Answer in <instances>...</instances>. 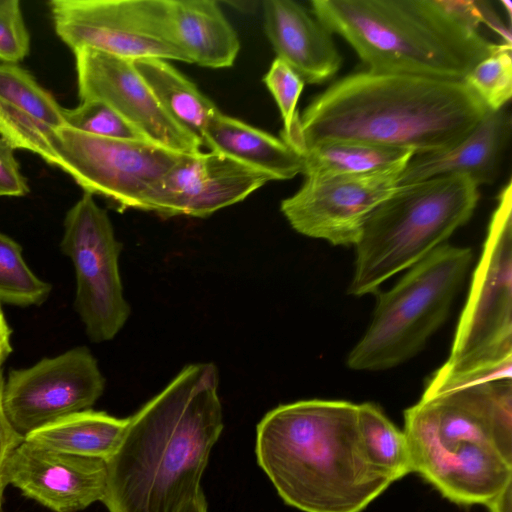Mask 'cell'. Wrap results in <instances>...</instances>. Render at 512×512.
<instances>
[{
	"mask_svg": "<svg viewBox=\"0 0 512 512\" xmlns=\"http://www.w3.org/2000/svg\"><path fill=\"white\" fill-rule=\"evenodd\" d=\"M213 363L186 365L129 418L106 462L108 512H184L224 424Z\"/></svg>",
	"mask_w": 512,
	"mask_h": 512,
	"instance_id": "6da1fadb",
	"label": "cell"
},
{
	"mask_svg": "<svg viewBox=\"0 0 512 512\" xmlns=\"http://www.w3.org/2000/svg\"><path fill=\"white\" fill-rule=\"evenodd\" d=\"M488 108L463 81L362 71L317 95L300 115L301 151L353 142L416 154L446 150Z\"/></svg>",
	"mask_w": 512,
	"mask_h": 512,
	"instance_id": "7a4b0ae2",
	"label": "cell"
},
{
	"mask_svg": "<svg viewBox=\"0 0 512 512\" xmlns=\"http://www.w3.org/2000/svg\"><path fill=\"white\" fill-rule=\"evenodd\" d=\"M258 465L302 512H361L393 481L362 449L358 404L301 400L268 411L256 427Z\"/></svg>",
	"mask_w": 512,
	"mask_h": 512,
	"instance_id": "3957f363",
	"label": "cell"
},
{
	"mask_svg": "<svg viewBox=\"0 0 512 512\" xmlns=\"http://www.w3.org/2000/svg\"><path fill=\"white\" fill-rule=\"evenodd\" d=\"M310 6L370 72L462 81L505 45L486 39L445 0H312Z\"/></svg>",
	"mask_w": 512,
	"mask_h": 512,
	"instance_id": "277c9868",
	"label": "cell"
},
{
	"mask_svg": "<svg viewBox=\"0 0 512 512\" xmlns=\"http://www.w3.org/2000/svg\"><path fill=\"white\" fill-rule=\"evenodd\" d=\"M479 198L478 186L461 175L399 185L364 224L348 292L375 293L391 276L446 243L470 220Z\"/></svg>",
	"mask_w": 512,
	"mask_h": 512,
	"instance_id": "5b68a950",
	"label": "cell"
},
{
	"mask_svg": "<svg viewBox=\"0 0 512 512\" xmlns=\"http://www.w3.org/2000/svg\"><path fill=\"white\" fill-rule=\"evenodd\" d=\"M0 136L57 166L91 195L121 210L146 211L162 176L185 154L145 140L99 137L54 127L0 102Z\"/></svg>",
	"mask_w": 512,
	"mask_h": 512,
	"instance_id": "8992f818",
	"label": "cell"
},
{
	"mask_svg": "<svg viewBox=\"0 0 512 512\" xmlns=\"http://www.w3.org/2000/svg\"><path fill=\"white\" fill-rule=\"evenodd\" d=\"M472 259L469 247L444 243L379 293L370 325L347 357L348 367L387 370L416 355L446 321Z\"/></svg>",
	"mask_w": 512,
	"mask_h": 512,
	"instance_id": "52a82bcc",
	"label": "cell"
},
{
	"mask_svg": "<svg viewBox=\"0 0 512 512\" xmlns=\"http://www.w3.org/2000/svg\"><path fill=\"white\" fill-rule=\"evenodd\" d=\"M512 358V182L502 187L448 360L459 373Z\"/></svg>",
	"mask_w": 512,
	"mask_h": 512,
	"instance_id": "ba28073f",
	"label": "cell"
},
{
	"mask_svg": "<svg viewBox=\"0 0 512 512\" xmlns=\"http://www.w3.org/2000/svg\"><path fill=\"white\" fill-rule=\"evenodd\" d=\"M63 226L60 248L75 270V310L92 342L110 341L131 314L119 272L123 245L106 210L86 192L67 211Z\"/></svg>",
	"mask_w": 512,
	"mask_h": 512,
	"instance_id": "9c48e42d",
	"label": "cell"
},
{
	"mask_svg": "<svg viewBox=\"0 0 512 512\" xmlns=\"http://www.w3.org/2000/svg\"><path fill=\"white\" fill-rule=\"evenodd\" d=\"M408 161L363 174L306 176L280 210L304 236L355 246L370 213L399 186Z\"/></svg>",
	"mask_w": 512,
	"mask_h": 512,
	"instance_id": "30bf717a",
	"label": "cell"
},
{
	"mask_svg": "<svg viewBox=\"0 0 512 512\" xmlns=\"http://www.w3.org/2000/svg\"><path fill=\"white\" fill-rule=\"evenodd\" d=\"M105 383L91 351L75 347L29 368L11 370L4 383L5 412L25 438L60 418L91 409Z\"/></svg>",
	"mask_w": 512,
	"mask_h": 512,
	"instance_id": "8fae6325",
	"label": "cell"
},
{
	"mask_svg": "<svg viewBox=\"0 0 512 512\" xmlns=\"http://www.w3.org/2000/svg\"><path fill=\"white\" fill-rule=\"evenodd\" d=\"M73 53L80 101L105 103L152 143L184 154L202 151V142L163 109L133 60L89 48Z\"/></svg>",
	"mask_w": 512,
	"mask_h": 512,
	"instance_id": "7c38bea8",
	"label": "cell"
},
{
	"mask_svg": "<svg viewBox=\"0 0 512 512\" xmlns=\"http://www.w3.org/2000/svg\"><path fill=\"white\" fill-rule=\"evenodd\" d=\"M49 7L56 34L72 51L89 48L133 61L191 64L184 52L154 32L142 0H52Z\"/></svg>",
	"mask_w": 512,
	"mask_h": 512,
	"instance_id": "4fadbf2b",
	"label": "cell"
},
{
	"mask_svg": "<svg viewBox=\"0 0 512 512\" xmlns=\"http://www.w3.org/2000/svg\"><path fill=\"white\" fill-rule=\"evenodd\" d=\"M270 181V175L214 151L185 154L153 188L146 211L161 217L205 218Z\"/></svg>",
	"mask_w": 512,
	"mask_h": 512,
	"instance_id": "5bb4252c",
	"label": "cell"
},
{
	"mask_svg": "<svg viewBox=\"0 0 512 512\" xmlns=\"http://www.w3.org/2000/svg\"><path fill=\"white\" fill-rule=\"evenodd\" d=\"M6 481L54 512H77L103 501L108 469L103 460L54 451L24 439L9 458Z\"/></svg>",
	"mask_w": 512,
	"mask_h": 512,
	"instance_id": "9a60e30c",
	"label": "cell"
},
{
	"mask_svg": "<svg viewBox=\"0 0 512 512\" xmlns=\"http://www.w3.org/2000/svg\"><path fill=\"white\" fill-rule=\"evenodd\" d=\"M263 26L277 58L309 84L324 83L340 70L342 56L332 33L300 3L262 2Z\"/></svg>",
	"mask_w": 512,
	"mask_h": 512,
	"instance_id": "2e32d148",
	"label": "cell"
},
{
	"mask_svg": "<svg viewBox=\"0 0 512 512\" xmlns=\"http://www.w3.org/2000/svg\"><path fill=\"white\" fill-rule=\"evenodd\" d=\"M163 39L179 48L191 64L231 67L240 51L237 32L214 0H153Z\"/></svg>",
	"mask_w": 512,
	"mask_h": 512,
	"instance_id": "e0dca14e",
	"label": "cell"
},
{
	"mask_svg": "<svg viewBox=\"0 0 512 512\" xmlns=\"http://www.w3.org/2000/svg\"><path fill=\"white\" fill-rule=\"evenodd\" d=\"M511 128L509 110H488L475 128L454 146L413 155L401 173L399 185L445 175L466 176L478 187L492 184L499 175Z\"/></svg>",
	"mask_w": 512,
	"mask_h": 512,
	"instance_id": "ac0fdd59",
	"label": "cell"
},
{
	"mask_svg": "<svg viewBox=\"0 0 512 512\" xmlns=\"http://www.w3.org/2000/svg\"><path fill=\"white\" fill-rule=\"evenodd\" d=\"M202 144L240 163L288 180L304 172V155L284 141L238 118L216 114L208 125Z\"/></svg>",
	"mask_w": 512,
	"mask_h": 512,
	"instance_id": "d6986e66",
	"label": "cell"
},
{
	"mask_svg": "<svg viewBox=\"0 0 512 512\" xmlns=\"http://www.w3.org/2000/svg\"><path fill=\"white\" fill-rule=\"evenodd\" d=\"M128 421L87 409L45 425L24 439L54 451L107 462L117 450Z\"/></svg>",
	"mask_w": 512,
	"mask_h": 512,
	"instance_id": "ffe728a7",
	"label": "cell"
},
{
	"mask_svg": "<svg viewBox=\"0 0 512 512\" xmlns=\"http://www.w3.org/2000/svg\"><path fill=\"white\" fill-rule=\"evenodd\" d=\"M134 65L168 115L202 142L220 112L215 103L167 60L143 58Z\"/></svg>",
	"mask_w": 512,
	"mask_h": 512,
	"instance_id": "44dd1931",
	"label": "cell"
},
{
	"mask_svg": "<svg viewBox=\"0 0 512 512\" xmlns=\"http://www.w3.org/2000/svg\"><path fill=\"white\" fill-rule=\"evenodd\" d=\"M306 176L352 175L408 161L413 153L353 142H323L303 152Z\"/></svg>",
	"mask_w": 512,
	"mask_h": 512,
	"instance_id": "7402d4cb",
	"label": "cell"
},
{
	"mask_svg": "<svg viewBox=\"0 0 512 512\" xmlns=\"http://www.w3.org/2000/svg\"><path fill=\"white\" fill-rule=\"evenodd\" d=\"M358 430L368 461L393 482L412 472L408 442L373 403L358 404Z\"/></svg>",
	"mask_w": 512,
	"mask_h": 512,
	"instance_id": "603a6c76",
	"label": "cell"
},
{
	"mask_svg": "<svg viewBox=\"0 0 512 512\" xmlns=\"http://www.w3.org/2000/svg\"><path fill=\"white\" fill-rule=\"evenodd\" d=\"M0 102L48 125H65L64 108L29 71L17 64L0 63Z\"/></svg>",
	"mask_w": 512,
	"mask_h": 512,
	"instance_id": "cb8c5ba5",
	"label": "cell"
},
{
	"mask_svg": "<svg viewBox=\"0 0 512 512\" xmlns=\"http://www.w3.org/2000/svg\"><path fill=\"white\" fill-rule=\"evenodd\" d=\"M51 289L26 264L21 245L0 232V302L38 306L47 300Z\"/></svg>",
	"mask_w": 512,
	"mask_h": 512,
	"instance_id": "d4e9b609",
	"label": "cell"
},
{
	"mask_svg": "<svg viewBox=\"0 0 512 512\" xmlns=\"http://www.w3.org/2000/svg\"><path fill=\"white\" fill-rule=\"evenodd\" d=\"M488 110L505 108L512 96L511 46L501 49L475 65L462 80Z\"/></svg>",
	"mask_w": 512,
	"mask_h": 512,
	"instance_id": "484cf974",
	"label": "cell"
},
{
	"mask_svg": "<svg viewBox=\"0 0 512 512\" xmlns=\"http://www.w3.org/2000/svg\"><path fill=\"white\" fill-rule=\"evenodd\" d=\"M263 82L280 111L283 121L281 138L301 152L300 114L296 107L304 81L289 65L276 57Z\"/></svg>",
	"mask_w": 512,
	"mask_h": 512,
	"instance_id": "4316f807",
	"label": "cell"
},
{
	"mask_svg": "<svg viewBox=\"0 0 512 512\" xmlns=\"http://www.w3.org/2000/svg\"><path fill=\"white\" fill-rule=\"evenodd\" d=\"M63 117L65 126L87 134L148 141L111 107L100 101H80L72 109L64 108Z\"/></svg>",
	"mask_w": 512,
	"mask_h": 512,
	"instance_id": "83f0119b",
	"label": "cell"
},
{
	"mask_svg": "<svg viewBox=\"0 0 512 512\" xmlns=\"http://www.w3.org/2000/svg\"><path fill=\"white\" fill-rule=\"evenodd\" d=\"M30 50V35L18 0H0V61H22Z\"/></svg>",
	"mask_w": 512,
	"mask_h": 512,
	"instance_id": "f1b7e54d",
	"label": "cell"
},
{
	"mask_svg": "<svg viewBox=\"0 0 512 512\" xmlns=\"http://www.w3.org/2000/svg\"><path fill=\"white\" fill-rule=\"evenodd\" d=\"M14 148L0 136V196L23 197L30 191L14 156Z\"/></svg>",
	"mask_w": 512,
	"mask_h": 512,
	"instance_id": "f546056e",
	"label": "cell"
},
{
	"mask_svg": "<svg viewBox=\"0 0 512 512\" xmlns=\"http://www.w3.org/2000/svg\"><path fill=\"white\" fill-rule=\"evenodd\" d=\"M4 361L0 360V507L4 489L7 486L6 468L10 456L14 450L24 441V437L20 435L10 423L4 408L3 392H4Z\"/></svg>",
	"mask_w": 512,
	"mask_h": 512,
	"instance_id": "4dcf8cb0",
	"label": "cell"
},
{
	"mask_svg": "<svg viewBox=\"0 0 512 512\" xmlns=\"http://www.w3.org/2000/svg\"><path fill=\"white\" fill-rule=\"evenodd\" d=\"M481 10L482 23L489 26L494 32L504 40V44L511 46V31L506 28L497 12L493 9L490 3L486 1H478Z\"/></svg>",
	"mask_w": 512,
	"mask_h": 512,
	"instance_id": "1f68e13d",
	"label": "cell"
},
{
	"mask_svg": "<svg viewBox=\"0 0 512 512\" xmlns=\"http://www.w3.org/2000/svg\"><path fill=\"white\" fill-rule=\"evenodd\" d=\"M486 507L490 512H511L512 511V483L494 497Z\"/></svg>",
	"mask_w": 512,
	"mask_h": 512,
	"instance_id": "d6a6232c",
	"label": "cell"
},
{
	"mask_svg": "<svg viewBox=\"0 0 512 512\" xmlns=\"http://www.w3.org/2000/svg\"><path fill=\"white\" fill-rule=\"evenodd\" d=\"M11 333L12 330L0 307V360L4 362L12 352Z\"/></svg>",
	"mask_w": 512,
	"mask_h": 512,
	"instance_id": "836d02e7",
	"label": "cell"
},
{
	"mask_svg": "<svg viewBox=\"0 0 512 512\" xmlns=\"http://www.w3.org/2000/svg\"><path fill=\"white\" fill-rule=\"evenodd\" d=\"M184 512H209L203 490L192 499Z\"/></svg>",
	"mask_w": 512,
	"mask_h": 512,
	"instance_id": "e575fe53",
	"label": "cell"
},
{
	"mask_svg": "<svg viewBox=\"0 0 512 512\" xmlns=\"http://www.w3.org/2000/svg\"><path fill=\"white\" fill-rule=\"evenodd\" d=\"M500 3L504 6V8L507 10L508 12V17L510 18L511 17V14H512V2L509 1V0H501Z\"/></svg>",
	"mask_w": 512,
	"mask_h": 512,
	"instance_id": "d590c367",
	"label": "cell"
}]
</instances>
